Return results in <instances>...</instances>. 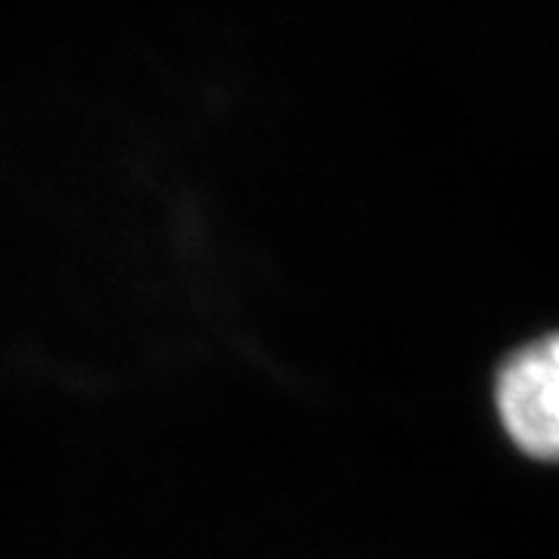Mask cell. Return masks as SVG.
<instances>
[{
	"mask_svg": "<svg viewBox=\"0 0 559 559\" xmlns=\"http://www.w3.org/2000/svg\"><path fill=\"white\" fill-rule=\"evenodd\" d=\"M488 404L503 444L528 466L559 469V326L507 348L491 370Z\"/></svg>",
	"mask_w": 559,
	"mask_h": 559,
	"instance_id": "6da1fadb",
	"label": "cell"
}]
</instances>
